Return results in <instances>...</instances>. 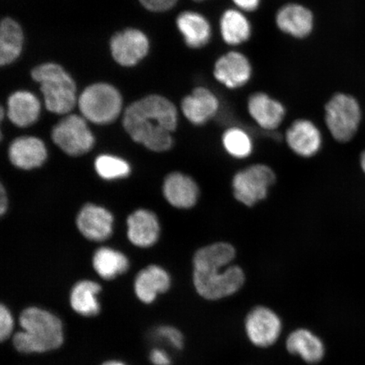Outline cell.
Wrapping results in <instances>:
<instances>
[{
  "label": "cell",
  "mask_w": 365,
  "mask_h": 365,
  "mask_svg": "<svg viewBox=\"0 0 365 365\" xmlns=\"http://www.w3.org/2000/svg\"><path fill=\"white\" fill-rule=\"evenodd\" d=\"M220 31L225 43L235 46L243 43L250 38L251 26L243 13L227 10L221 17Z\"/></svg>",
  "instance_id": "cell-27"
},
{
  "label": "cell",
  "mask_w": 365,
  "mask_h": 365,
  "mask_svg": "<svg viewBox=\"0 0 365 365\" xmlns=\"http://www.w3.org/2000/svg\"><path fill=\"white\" fill-rule=\"evenodd\" d=\"M286 348L291 354L299 356L309 364H319L326 354L323 341L305 328H299L290 333L287 337Z\"/></svg>",
  "instance_id": "cell-18"
},
{
  "label": "cell",
  "mask_w": 365,
  "mask_h": 365,
  "mask_svg": "<svg viewBox=\"0 0 365 365\" xmlns=\"http://www.w3.org/2000/svg\"><path fill=\"white\" fill-rule=\"evenodd\" d=\"M181 107L187 120L195 125H202L216 115L219 101L211 91L198 88L182 100Z\"/></svg>",
  "instance_id": "cell-17"
},
{
  "label": "cell",
  "mask_w": 365,
  "mask_h": 365,
  "mask_svg": "<svg viewBox=\"0 0 365 365\" xmlns=\"http://www.w3.org/2000/svg\"><path fill=\"white\" fill-rule=\"evenodd\" d=\"M361 120V110L356 99L339 93L326 106L328 130L339 143H348L355 135Z\"/></svg>",
  "instance_id": "cell-6"
},
{
  "label": "cell",
  "mask_w": 365,
  "mask_h": 365,
  "mask_svg": "<svg viewBox=\"0 0 365 365\" xmlns=\"http://www.w3.org/2000/svg\"><path fill=\"white\" fill-rule=\"evenodd\" d=\"M52 139L63 152L73 157L88 153L95 143L86 120L76 114L63 118L54 126Z\"/></svg>",
  "instance_id": "cell-8"
},
{
  "label": "cell",
  "mask_w": 365,
  "mask_h": 365,
  "mask_svg": "<svg viewBox=\"0 0 365 365\" xmlns=\"http://www.w3.org/2000/svg\"><path fill=\"white\" fill-rule=\"evenodd\" d=\"M275 181L276 175L271 168L255 164L236 173L232 180L235 197L242 204L253 207L267 198L268 190Z\"/></svg>",
  "instance_id": "cell-7"
},
{
  "label": "cell",
  "mask_w": 365,
  "mask_h": 365,
  "mask_svg": "<svg viewBox=\"0 0 365 365\" xmlns=\"http://www.w3.org/2000/svg\"><path fill=\"white\" fill-rule=\"evenodd\" d=\"M276 21L280 30L297 38L309 36L314 26L312 12L297 4L282 6L277 14Z\"/></svg>",
  "instance_id": "cell-20"
},
{
  "label": "cell",
  "mask_w": 365,
  "mask_h": 365,
  "mask_svg": "<svg viewBox=\"0 0 365 365\" xmlns=\"http://www.w3.org/2000/svg\"><path fill=\"white\" fill-rule=\"evenodd\" d=\"M195 1H203V0H195Z\"/></svg>",
  "instance_id": "cell-38"
},
{
  "label": "cell",
  "mask_w": 365,
  "mask_h": 365,
  "mask_svg": "<svg viewBox=\"0 0 365 365\" xmlns=\"http://www.w3.org/2000/svg\"><path fill=\"white\" fill-rule=\"evenodd\" d=\"M14 329V319L12 314L6 305L1 304L0 307V339L6 340L11 336Z\"/></svg>",
  "instance_id": "cell-31"
},
{
  "label": "cell",
  "mask_w": 365,
  "mask_h": 365,
  "mask_svg": "<svg viewBox=\"0 0 365 365\" xmlns=\"http://www.w3.org/2000/svg\"><path fill=\"white\" fill-rule=\"evenodd\" d=\"M155 335L158 339L166 341L173 349L180 350L184 346V336L175 327L170 326L159 327L155 331Z\"/></svg>",
  "instance_id": "cell-30"
},
{
  "label": "cell",
  "mask_w": 365,
  "mask_h": 365,
  "mask_svg": "<svg viewBox=\"0 0 365 365\" xmlns=\"http://www.w3.org/2000/svg\"><path fill=\"white\" fill-rule=\"evenodd\" d=\"M40 103L29 91H17L8 99V117L18 127H29L38 120Z\"/></svg>",
  "instance_id": "cell-23"
},
{
  "label": "cell",
  "mask_w": 365,
  "mask_h": 365,
  "mask_svg": "<svg viewBox=\"0 0 365 365\" xmlns=\"http://www.w3.org/2000/svg\"><path fill=\"white\" fill-rule=\"evenodd\" d=\"M360 164H361V168L365 173V150L361 155V158H360Z\"/></svg>",
  "instance_id": "cell-36"
},
{
  "label": "cell",
  "mask_w": 365,
  "mask_h": 365,
  "mask_svg": "<svg viewBox=\"0 0 365 365\" xmlns=\"http://www.w3.org/2000/svg\"><path fill=\"white\" fill-rule=\"evenodd\" d=\"M248 110L254 120L262 129L273 130L282 124L285 108L280 102L266 93H255L249 99Z\"/></svg>",
  "instance_id": "cell-21"
},
{
  "label": "cell",
  "mask_w": 365,
  "mask_h": 365,
  "mask_svg": "<svg viewBox=\"0 0 365 365\" xmlns=\"http://www.w3.org/2000/svg\"><path fill=\"white\" fill-rule=\"evenodd\" d=\"M150 361L154 365H171V358L165 351L163 349H153L150 354Z\"/></svg>",
  "instance_id": "cell-33"
},
{
  "label": "cell",
  "mask_w": 365,
  "mask_h": 365,
  "mask_svg": "<svg viewBox=\"0 0 365 365\" xmlns=\"http://www.w3.org/2000/svg\"><path fill=\"white\" fill-rule=\"evenodd\" d=\"M34 80L41 85L46 108L50 112L66 114L76 103V86L71 76L56 63H48L34 68Z\"/></svg>",
  "instance_id": "cell-2"
},
{
  "label": "cell",
  "mask_w": 365,
  "mask_h": 365,
  "mask_svg": "<svg viewBox=\"0 0 365 365\" xmlns=\"http://www.w3.org/2000/svg\"><path fill=\"white\" fill-rule=\"evenodd\" d=\"M286 140L289 148L304 158L314 156L322 143L321 132L314 123L307 120L294 121L287 131Z\"/></svg>",
  "instance_id": "cell-14"
},
{
  "label": "cell",
  "mask_w": 365,
  "mask_h": 365,
  "mask_svg": "<svg viewBox=\"0 0 365 365\" xmlns=\"http://www.w3.org/2000/svg\"><path fill=\"white\" fill-rule=\"evenodd\" d=\"M236 6L245 11H254L257 10L261 0H232Z\"/></svg>",
  "instance_id": "cell-34"
},
{
  "label": "cell",
  "mask_w": 365,
  "mask_h": 365,
  "mask_svg": "<svg viewBox=\"0 0 365 365\" xmlns=\"http://www.w3.org/2000/svg\"><path fill=\"white\" fill-rule=\"evenodd\" d=\"M80 111L86 120L97 125H108L116 120L122 108L118 91L106 83H97L86 88L79 98Z\"/></svg>",
  "instance_id": "cell-5"
},
{
  "label": "cell",
  "mask_w": 365,
  "mask_h": 365,
  "mask_svg": "<svg viewBox=\"0 0 365 365\" xmlns=\"http://www.w3.org/2000/svg\"><path fill=\"white\" fill-rule=\"evenodd\" d=\"M110 47L114 61L122 66L130 67L147 56L149 42L143 31L127 29L113 36Z\"/></svg>",
  "instance_id": "cell-10"
},
{
  "label": "cell",
  "mask_w": 365,
  "mask_h": 365,
  "mask_svg": "<svg viewBox=\"0 0 365 365\" xmlns=\"http://www.w3.org/2000/svg\"><path fill=\"white\" fill-rule=\"evenodd\" d=\"M76 225L85 238L101 242L108 240L113 234V217L107 209L86 204L77 216Z\"/></svg>",
  "instance_id": "cell-11"
},
{
  "label": "cell",
  "mask_w": 365,
  "mask_h": 365,
  "mask_svg": "<svg viewBox=\"0 0 365 365\" xmlns=\"http://www.w3.org/2000/svg\"><path fill=\"white\" fill-rule=\"evenodd\" d=\"M163 190L168 202L180 209L193 207L199 197L198 185L192 178L178 172L166 177Z\"/></svg>",
  "instance_id": "cell-16"
},
{
  "label": "cell",
  "mask_w": 365,
  "mask_h": 365,
  "mask_svg": "<svg viewBox=\"0 0 365 365\" xmlns=\"http://www.w3.org/2000/svg\"><path fill=\"white\" fill-rule=\"evenodd\" d=\"M47 148L43 140L34 136H23L12 141L9 158L14 166L31 170L43 165L47 159Z\"/></svg>",
  "instance_id": "cell-13"
},
{
  "label": "cell",
  "mask_w": 365,
  "mask_h": 365,
  "mask_svg": "<svg viewBox=\"0 0 365 365\" xmlns=\"http://www.w3.org/2000/svg\"><path fill=\"white\" fill-rule=\"evenodd\" d=\"M100 291L101 287L97 282L89 280L77 282L71 293V307L81 316H97L101 309L98 300Z\"/></svg>",
  "instance_id": "cell-24"
},
{
  "label": "cell",
  "mask_w": 365,
  "mask_h": 365,
  "mask_svg": "<svg viewBox=\"0 0 365 365\" xmlns=\"http://www.w3.org/2000/svg\"><path fill=\"white\" fill-rule=\"evenodd\" d=\"M20 323L34 354L57 349L63 344V325L56 314L38 307H29L23 310Z\"/></svg>",
  "instance_id": "cell-4"
},
{
  "label": "cell",
  "mask_w": 365,
  "mask_h": 365,
  "mask_svg": "<svg viewBox=\"0 0 365 365\" xmlns=\"http://www.w3.org/2000/svg\"><path fill=\"white\" fill-rule=\"evenodd\" d=\"M123 124L135 143L153 152H166L173 145L171 133L178 125L177 109L161 96H148L126 109Z\"/></svg>",
  "instance_id": "cell-1"
},
{
  "label": "cell",
  "mask_w": 365,
  "mask_h": 365,
  "mask_svg": "<svg viewBox=\"0 0 365 365\" xmlns=\"http://www.w3.org/2000/svg\"><path fill=\"white\" fill-rule=\"evenodd\" d=\"M103 365H126L124 363L120 361H109L103 364Z\"/></svg>",
  "instance_id": "cell-37"
},
{
  "label": "cell",
  "mask_w": 365,
  "mask_h": 365,
  "mask_svg": "<svg viewBox=\"0 0 365 365\" xmlns=\"http://www.w3.org/2000/svg\"><path fill=\"white\" fill-rule=\"evenodd\" d=\"M170 286V274L161 267L152 264L136 276L135 292L141 302L152 304L158 294L166 293Z\"/></svg>",
  "instance_id": "cell-19"
},
{
  "label": "cell",
  "mask_w": 365,
  "mask_h": 365,
  "mask_svg": "<svg viewBox=\"0 0 365 365\" xmlns=\"http://www.w3.org/2000/svg\"><path fill=\"white\" fill-rule=\"evenodd\" d=\"M177 26L184 36L185 43L190 48H202L211 39V25L199 13L193 11L181 13L177 18Z\"/></svg>",
  "instance_id": "cell-22"
},
{
  "label": "cell",
  "mask_w": 365,
  "mask_h": 365,
  "mask_svg": "<svg viewBox=\"0 0 365 365\" xmlns=\"http://www.w3.org/2000/svg\"><path fill=\"white\" fill-rule=\"evenodd\" d=\"M23 33L18 23L6 18L0 26V63L10 65L20 56L23 45Z\"/></svg>",
  "instance_id": "cell-25"
},
{
  "label": "cell",
  "mask_w": 365,
  "mask_h": 365,
  "mask_svg": "<svg viewBox=\"0 0 365 365\" xmlns=\"http://www.w3.org/2000/svg\"><path fill=\"white\" fill-rule=\"evenodd\" d=\"M8 209V197L6 190H4L3 185H1V190H0V213L1 216L7 212Z\"/></svg>",
  "instance_id": "cell-35"
},
{
  "label": "cell",
  "mask_w": 365,
  "mask_h": 365,
  "mask_svg": "<svg viewBox=\"0 0 365 365\" xmlns=\"http://www.w3.org/2000/svg\"><path fill=\"white\" fill-rule=\"evenodd\" d=\"M93 268L105 280H111L127 272L129 259L120 251L102 247L96 251L93 259Z\"/></svg>",
  "instance_id": "cell-26"
},
{
  "label": "cell",
  "mask_w": 365,
  "mask_h": 365,
  "mask_svg": "<svg viewBox=\"0 0 365 365\" xmlns=\"http://www.w3.org/2000/svg\"><path fill=\"white\" fill-rule=\"evenodd\" d=\"M128 238L140 248H148L157 243L160 235L158 217L153 212L139 209L127 219Z\"/></svg>",
  "instance_id": "cell-15"
},
{
  "label": "cell",
  "mask_w": 365,
  "mask_h": 365,
  "mask_svg": "<svg viewBox=\"0 0 365 365\" xmlns=\"http://www.w3.org/2000/svg\"><path fill=\"white\" fill-rule=\"evenodd\" d=\"M252 74L249 59L239 52H230L217 59L214 76L227 88H241L250 81Z\"/></svg>",
  "instance_id": "cell-12"
},
{
  "label": "cell",
  "mask_w": 365,
  "mask_h": 365,
  "mask_svg": "<svg viewBox=\"0 0 365 365\" xmlns=\"http://www.w3.org/2000/svg\"><path fill=\"white\" fill-rule=\"evenodd\" d=\"M95 170L105 180L124 179L131 172L130 164L125 160L113 155H100L96 159Z\"/></svg>",
  "instance_id": "cell-29"
},
{
  "label": "cell",
  "mask_w": 365,
  "mask_h": 365,
  "mask_svg": "<svg viewBox=\"0 0 365 365\" xmlns=\"http://www.w3.org/2000/svg\"><path fill=\"white\" fill-rule=\"evenodd\" d=\"M148 10L153 12L170 11L178 2V0H139Z\"/></svg>",
  "instance_id": "cell-32"
},
{
  "label": "cell",
  "mask_w": 365,
  "mask_h": 365,
  "mask_svg": "<svg viewBox=\"0 0 365 365\" xmlns=\"http://www.w3.org/2000/svg\"><path fill=\"white\" fill-rule=\"evenodd\" d=\"M245 330L251 344L258 348L266 349L279 339L282 323L272 309L258 307L250 310L246 317Z\"/></svg>",
  "instance_id": "cell-9"
},
{
  "label": "cell",
  "mask_w": 365,
  "mask_h": 365,
  "mask_svg": "<svg viewBox=\"0 0 365 365\" xmlns=\"http://www.w3.org/2000/svg\"><path fill=\"white\" fill-rule=\"evenodd\" d=\"M244 271L238 266L222 264H194L196 292L207 300H219L234 295L245 284Z\"/></svg>",
  "instance_id": "cell-3"
},
{
  "label": "cell",
  "mask_w": 365,
  "mask_h": 365,
  "mask_svg": "<svg viewBox=\"0 0 365 365\" xmlns=\"http://www.w3.org/2000/svg\"><path fill=\"white\" fill-rule=\"evenodd\" d=\"M222 144L227 153L235 158H248L253 150L252 140L244 130L232 127L222 135Z\"/></svg>",
  "instance_id": "cell-28"
}]
</instances>
